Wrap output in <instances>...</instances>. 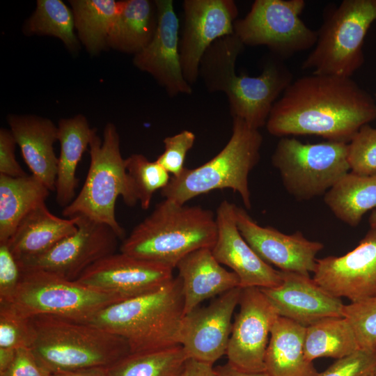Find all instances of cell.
Masks as SVG:
<instances>
[{
  "label": "cell",
  "instance_id": "cell-7",
  "mask_svg": "<svg viewBox=\"0 0 376 376\" xmlns=\"http://www.w3.org/2000/svg\"><path fill=\"white\" fill-rule=\"evenodd\" d=\"M89 153L90 166L84 185L72 202L63 208L62 214L69 219L83 217L105 224L123 240L125 230L116 218V200L121 196L124 203L130 207L135 205L138 200L113 124L105 125L103 139L95 133L89 145Z\"/></svg>",
  "mask_w": 376,
  "mask_h": 376
},
{
  "label": "cell",
  "instance_id": "cell-37",
  "mask_svg": "<svg viewBox=\"0 0 376 376\" xmlns=\"http://www.w3.org/2000/svg\"><path fill=\"white\" fill-rule=\"evenodd\" d=\"M31 340L30 318L22 316L9 305H0V347H30Z\"/></svg>",
  "mask_w": 376,
  "mask_h": 376
},
{
  "label": "cell",
  "instance_id": "cell-6",
  "mask_svg": "<svg viewBox=\"0 0 376 376\" xmlns=\"http://www.w3.org/2000/svg\"><path fill=\"white\" fill-rule=\"evenodd\" d=\"M263 136L244 120L233 118L231 136L224 148L206 163L194 169L185 168L178 176H171L160 192L164 199L180 205L215 189H230L237 192L247 209H251L249 175L260 160Z\"/></svg>",
  "mask_w": 376,
  "mask_h": 376
},
{
  "label": "cell",
  "instance_id": "cell-39",
  "mask_svg": "<svg viewBox=\"0 0 376 376\" xmlns=\"http://www.w3.org/2000/svg\"><path fill=\"white\" fill-rule=\"evenodd\" d=\"M376 372V347L360 349L337 359L317 376H370Z\"/></svg>",
  "mask_w": 376,
  "mask_h": 376
},
{
  "label": "cell",
  "instance_id": "cell-4",
  "mask_svg": "<svg viewBox=\"0 0 376 376\" xmlns=\"http://www.w3.org/2000/svg\"><path fill=\"white\" fill-rule=\"evenodd\" d=\"M30 322L29 348L52 373L109 368L130 353L124 338L88 323L49 315Z\"/></svg>",
  "mask_w": 376,
  "mask_h": 376
},
{
  "label": "cell",
  "instance_id": "cell-28",
  "mask_svg": "<svg viewBox=\"0 0 376 376\" xmlns=\"http://www.w3.org/2000/svg\"><path fill=\"white\" fill-rule=\"evenodd\" d=\"M158 22L155 1L125 0L107 38L108 47L134 55L152 40Z\"/></svg>",
  "mask_w": 376,
  "mask_h": 376
},
{
  "label": "cell",
  "instance_id": "cell-27",
  "mask_svg": "<svg viewBox=\"0 0 376 376\" xmlns=\"http://www.w3.org/2000/svg\"><path fill=\"white\" fill-rule=\"evenodd\" d=\"M50 190L32 174L13 178L0 174V244H6L32 210L45 203Z\"/></svg>",
  "mask_w": 376,
  "mask_h": 376
},
{
  "label": "cell",
  "instance_id": "cell-14",
  "mask_svg": "<svg viewBox=\"0 0 376 376\" xmlns=\"http://www.w3.org/2000/svg\"><path fill=\"white\" fill-rule=\"evenodd\" d=\"M240 310L233 322L228 362L247 372H265L272 327L279 315L260 288H242Z\"/></svg>",
  "mask_w": 376,
  "mask_h": 376
},
{
  "label": "cell",
  "instance_id": "cell-13",
  "mask_svg": "<svg viewBox=\"0 0 376 376\" xmlns=\"http://www.w3.org/2000/svg\"><path fill=\"white\" fill-rule=\"evenodd\" d=\"M180 56L185 79L191 85L199 76L201 60L217 40L234 34L238 8L233 0H185Z\"/></svg>",
  "mask_w": 376,
  "mask_h": 376
},
{
  "label": "cell",
  "instance_id": "cell-38",
  "mask_svg": "<svg viewBox=\"0 0 376 376\" xmlns=\"http://www.w3.org/2000/svg\"><path fill=\"white\" fill-rule=\"evenodd\" d=\"M195 139L194 133L189 130H182L166 137L163 141L164 150L156 161L171 176L179 175L185 168L184 162L186 155L193 147Z\"/></svg>",
  "mask_w": 376,
  "mask_h": 376
},
{
  "label": "cell",
  "instance_id": "cell-35",
  "mask_svg": "<svg viewBox=\"0 0 376 376\" xmlns=\"http://www.w3.org/2000/svg\"><path fill=\"white\" fill-rule=\"evenodd\" d=\"M347 161L351 172L376 176V128L362 126L348 143Z\"/></svg>",
  "mask_w": 376,
  "mask_h": 376
},
{
  "label": "cell",
  "instance_id": "cell-17",
  "mask_svg": "<svg viewBox=\"0 0 376 376\" xmlns=\"http://www.w3.org/2000/svg\"><path fill=\"white\" fill-rule=\"evenodd\" d=\"M173 269L120 252L97 261L76 281L126 300L161 288L173 279Z\"/></svg>",
  "mask_w": 376,
  "mask_h": 376
},
{
  "label": "cell",
  "instance_id": "cell-30",
  "mask_svg": "<svg viewBox=\"0 0 376 376\" xmlns=\"http://www.w3.org/2000/svg\"><path fill=\"white\" fill-rule=\"evenodd\" d=\"M123 1L71 0L78 38L95 55L104 49L109 34L123 7Z\"/></svg>",
  "mask_w": 376,
  "mask_h": 376
},
{
  "label": "cell",
  "instance_id": "cell-41",
  "mask_svg": "<svg viewBox=\"0 0 376 376\" xmlns=\"http://www.w3.org/2000/svg\"><path fill=\"white\" fill-rule=\"evenodd\" d=\"M52 373L36 359L29 347L16 350L15 357L0 376H51Z\"/></svg>",
  "mask_w": 376,
  "mask_h": 376
},
{
  "label": "cell",
  "instance_id": "cell-40",
  "mask_svg": "<svg viewBox=\"0 0 376 376\" xmlns=\"http://www.w3.org/2000/svg\"><path fill=\"white\" fill-rule=\"evenodd\" d=\"M22 269L7 244H0V305L10 304L16 293Z\"/></svg>",
  "mask_w": 376,
  "mask_h": 376
},
{
  "label": "cell",
  "instance_id": "cell-8",
  "mask_svg": "<svg viewBox=\"0 0 376 376\" xmlns=\"http://www.w3.org/2000/svg\"><path fill=\"white\" fill-rule=\"evenodd\" d=\"M375 21L376 0H343L327 6L315 47L301 69L351 77L364 63V38Z\"/></svg>",
  "mask_w": 376,
  "mask_h": 376
},
{
  "label": "cell",
  "instance_id": "cell-45",
  "mask_svg": "<svg viewBox=\"0 0 376 376\" xmlns=\"http://www.w3.org/2000/svg\"><path fill=\"white\" fill-rule=\"evenodd\" d=\"M51 376H109L107 368H93L52 373Z\"/></svg>",
  "mask_w": 376,
  "mask_h": 376
},
{
  "label": "cell",
  "instance_id": "cell-44",
  "mask_svg": "<svg viewBox=\"0 0 376 376\" xmlns=\"http://www.w3.org/2000/svg\"><path fill=\"white\" fill-rule=\"evenodd\" d=\"M213 365L189 359L184 376H212Z\"/></svg>",
  "mask_w": 376,
  "mask_h": 376
},
{
  "label": "cell",
  "instance_id": "cell-10",
  "mask_svg": "<svg viewBox=\"0 0 376 376\" xmlns=\"http://www.w3.org/2000/svg\"><path fill=\"white\" fill-rule=\"evenodd\" d=\"M22 277L8 304L22 316L55 315L87 322L104 307L123 301L110 293L93 290L40 269H22Z\"/></svg>",
  "mask_w": 376,
  "mask_h": 376
},
{
  "label": "cell",
  "instance_id": "cell-46",
  "mask_svg": "<svg viewBox=\"0 0 376 376\" xmlns=\"http://www.w3.org/2000/svg\"><path fill=\"white\" fill-rule=\"evenodd\" d=\"M16 354V350L0 347V373L4 372L12 364Z\"/></svg>",
  "mask_w": 376,
  "mask_h": 376
},
{
  "label": "cell",
  "instance_id": "cell-34",
  "mask_svg": "<svg viewBox=\"0 0 376 376\" xmlns=\"http://www.w3.org/2000/svg\"><path fill=\"white\" fill-rule=\"evenodd\" d=\"M125 168L141 207H150L154 194L169 182L170 174L155 160L142 154H132L125 159Z\"/></svg>",
  "mask_w": 376,
  "mask_h": 376
},
{
  "label": "cell",
  "instance_id": "cell-32",
  "mask_svg": "<svg viewBox=\"0 0 376 376\" xmlns=\"http://www.w3.org/2000/svg\"><path fill=\"white\" fill-rule=\"evenodd\" d=\"M187 358L182 347L130 352L107 368L109 376H184Z\"/></svg>",
  "mask_w": 376,
  "mask_h": 376
},
{
  "label": "cell",
  "instance_id": "cell-47",
  "mask_svg": "<svg viewBox=\"0 0 376 376\" xmlns=\"http://www.w3.org/2000/svg\"><path fill=\"white\" fill-rule=\"evenodd\" d=\"M368 222L370 228H376V209L372 210Z\"/></svg>",
  "mask_w": 376,
  "mask_h": 376
},
{
  "label": "cell",
  "instance_id": "cell-36",
  "mask_svg": "<svg viewBox=\"0 0 376 376\" xmlns=\"http://www.w3.org/2000/svg\"><path fill=\"white\" fill-rule=\"evenodd\" d=\"M344 317L352 325L361 349L376 347V297L345 305Z\"/></svg>",
  "mask_w": 376,
  "mask_h": 376
},
{
  "label": "cell",
  "instance_id": "cell-33",
  "mask_svg": "<svg viewBox=\"0 0 376 376\" xmlns=\"http://www.w3.org/2000/svg\"><path fill=\"white\" fill-rule=\"evenodd\" d=\"M73 12L61 0H38L36 8L24 26L26 33L49 35L62 40L72 52L79 43L75 33Z\"/></svg>",
  "mask_w": 376,
  "mask_h": 376
},
{
  "label": "cell",
  "instance_id": "cell-3",
  "mask_svg": "<svg viewBox=\"0 0 376 376\" xmlns=\"http://www.w3.org/2000/svg\"><path fill=\"white\" fill-rule=\"evenodd\" d=\"M217 235L212 211L164 199L125 237L120 251L174 269L189 253L212 249Z\"/></svg>",
  "mask_w": 376,
  "mask_h": 376
},
{
  "label": "cell",
  "instance_id": "cell-15",
  "mask_svg": "<svg viewBox=\"0 0 376 376\" xmlns=\"http://www.w3.org/2000/svg\"><path fill=\"white\" fill-rule=\"evenodd\" d=\"M242 288H233L184 315L178 342L187 358L214 365L226 354L232 331V316Z\"/></svg>",
  "mask_w": 376,
  "mask_h": 376
},
{
  "label": "cell",
  "instance_id": "cell-48",
  "mask_svg": "<svg viewBox=\"0 0 376 376\" xmlns=\"http://www.w3.org/2000/svg\"><path fill=\"white\" fill-rule=\"evenodd\" d=\"M370 376H376V372L372 374Z\"/></svg>",
  "mask_w": 376,
  "mask_h": 376
},
{
  "label": "cell",
  "instance_id": "cell-19",
  "mask_svg": "<svg viewBox=\"0 0 376 376\" xmlns=\"http://www.w3.org/2000/svg\"><path fill=\"white\" fill-rule=\"evenodd\" d=\"M235 208L234 203L224 200L217 209V235L211 249L213 256L238 276L241 288L278 286L282 281L281 271L265 262L242 237L236 224Z\"/></svg>",
  "mask_w": 376,
  "mask_h": 376
},
{
  "label": "cell",
  "instance_id": "cell-43",
  "mask_svg": "<svg viewBox=\"0 0 376 376\" xmlns=\"http://www.w3.org/2000/svg\"><path fill=\"white\" fill-rule=\"evenodd\" d=\"M212 376H269L267 372H247L242 370L230 363L213 367Z\"/></svg>",
  "mask_w": 376,
  "mask_h": 376
},
{
  "label": "cell",
  "instance_id": "cell-12",
  "mask_svg": "<svg viewBox=\"0 0 376 376\" xmlns=\"http://www.w3.org/2000/svg\"><path fill=\"white\" fill-rule=\"evenodd\" d=\"M77 230L42 254L19 263L22 269L46 271L76 281L90 266L116 253L118 237L109 226L75 217Z\"/></svg>",
  "mask_w": 376,
  "mask_h": 376
},
{
  "label": "cell",
  "instance_id": "cell-2",
  "mask_svg": "<svg viewBox=\"0 0 376 376\" xmlns=\"http://www.w3.org/2000/svg\"><path fill=\"white\" fill-rule=\"evenodd\" d=\"M244 47L235 34L217 40L205 53L199 75L210 92L227 95L233 118L258 130L266 125L274 103L292 83V74L274 56L258 76L237 75L235 63Z\"/></svg>",
  "mask_w": 376,
  "mask_h": 376
},
{
  "label": "cell",
  "instance_id": "cell-42",
  "mask_svg": "<svg viewBox=\"0 0 376 376\" xmlns=\"http://www.w3.org/2000/svg\"><path fill=\"white\" fill-rule=\"evenodd\" d=\"M16 141L10 130H0V174L18 178L26 175V172L17 162L15 150Z\"/></svg>",
  "mask_w": 376,
  "mask_h": 376
},
{
  "label": "cell",
  "instance_id": "cell-5",
  "mask_svg": "<svg viewBox=\"0 0 376 376\" xmlns=\"http://www.w3.org/2000/svg\"><path fill=\"white\" fill-rule=\"evenodd\" d=\"M183 316L182 283L178 276L155 291L104 307L86 323L124 338L130 352H138L179 345Z\"/></svg>",
  "mask_w": 376,
  "mask_h": 376
},
{
  "label": "cell",
  "instance_id": "cell-21",
  "mask_svg": "<svg viewBox=\"0 0 376 376\" xmlns=\"http://www.w3.org/2000/svg\"><path fill=\"white\" fill-rule=\"evenodd\" d=\"M281 272L282 281L278 286L260 288L279 316L305 327L324 318L344 317L345 304L340 298L328 292L310 276Z\"/></svg>",
  "mask_w": 376,
  "mask_h": 376
},
{
  "label": "cell",
  "instance_id": "cell-16",
  "mask_svg": "<svg viewBox=\"0 0 376 376\" xmlns=\"http://www.w3.org/2000/svg\"><path fill=\"white\" fill-rule=\"evenodd\" d=\"M313 280L332 295L351 303L376 297V228L341 256L317 259Z\"/></svg>",
  "mask_w": 376,
  "mask_h": 376
},
{
  "label": "cell",
  "instance_id": "cell-22",
  "mask_svg": "<svg viewBox=\"0 0 376 376\" xmlns=\"http://www.w3.org/2000/svg\"><path fill=\"white\" fill-rule=\"evenodd\" d=\"M8 123L31 174L54 191L58 158L54 144L58 127L49 119L30 115H9Z\"/></svg>",
  "mask_w": 376,
  "mask_h": 376
},
{
  "label": "cell",
  "instance_id": "cell-25",
  "mask_svg": "<svg viewBox=\"0 0 376 376\" xmlns=\"http://www.w3.org/2000/svg\"><path fill=\"white\" fill-rule=\"evenodd\" d=\"M306 327L279 316L270 332L265 356L269 376H317L318 372L304 353Z\"/></svg>",
  "mask_w": 376,
  "mask_h": 376
},
{
  "label": "cell",
  "instance_id": "cell-9",
  "mask_svg": "<svg viewBox=\"0 0 376 376\" xmlns=\"http://www.w3.org/2000/svg\"><path fill=\"white\" fill-rule=\"evenodd\" d=\"M348 143L331 141L304 143L284 136L272 156L286 191L299 201L325 193L348 173Z\"/></svg>",
  "mask_w": 376,
  "mask_h": 376
},
{
  "label": "cell",
  "instance_id": "cell-11",
  "mask_svg": "<svg viewBox=\"0 0 376 376\" xmlns=\"http://www.w3.org/2000/svg\"><path fill=\"white\" fill-rule=\"evenodd\" d=\"M304 0H256L246 15L234 24L244 45H265L281 60L315 46L317 31L300 18Z\"/></svg>",
  "mask_w": 376,
  "mask_h": 376
},
{
  "label": "cell",
  "instance_id": "cell-31",
  "mask_svg": "<svg viewBox=\"0 0 376 376\" xmlns=\"http://www.w3.org/2000/svg\"><path fill=\"white\" fill-rule=\"evenodd\" d=\"M360 349L354 331L345 317L324 318L306 327L304 353L310 362L321 357L339 359Z\"/></svg>",
  "mask_w": 376,
  "mask_h": 376
},
{
  "label": "cell",
  "instance_id": "cell-29",
  "mask_svg": "<svg viewBox=\"0 0 376 376\" xmlns=\"http://www.w3.org/2000/svg\"><path fill=\"white\" fill-rule=\"evenodd\" d=\"M324 201L338 219L356 227L367 212L376 209V176L348 172L325 193Z\"/></svg>",
  "mask_w": 376,
  "mask_h": 376
},
{
  "label": "cell",
  "instance_id": "cell-20",
  "mask_svg": "<svg viewBox=\"0 0 376 376\" xmlns=\"http://www.w3.org/2000/svg\"><path fill=\"white\" fill-rule=\"evenodd\" d=\"M158 22L149 45L134 55V65L151 75L170 97L192 93L184 77L180 56L179 20L172 0H155Z\"/></svg>",
  "mask_w": 376,
  "mask_h": 376
},
{
  "label": "cell",
  "instance_id": "cell-23",
  "mask_svg": "<svg viewBox=\"0 0 376 376\" xmlns=\"http://www.w3.org/2000/svg\"><path fill=\"white\" fill-rule=\"evenodd\" d=\"M182 283L184 315L203 301L240 287L238 276L220 264L210 248L196 250L178 263Z\"/></svg>",
  "mask_w": 376,
  "mask_h": 376
},
{
  "label": "cell",
  "instance_id": "cell-18",
  "mask_svg": "<svg viewBox=\"0 0 376 376\" xmlns=\"http://www.w3.org/2000/svg\"><path fill=\"white\" fill-rule=\"evenodd\" d=\"M235 218L241 235L265 262L283 272L307 276L314 272L322 243L308 240L300 231L286 235L273 227L261 226L237 206Z\"/></svg>",
  "mask_w": 376,
  "mask_h": 376
},
{
  "label": "cell",
  "instance_id": "cell-1",
  "mask_svg": "<svg viewBox=\"0 0 376 376\" xmlns=\"http://www.w3.org/2000/svg\"><path fill=\"white\" fill-rule=\"evenodd\" d=\"M375 119V99L351 77L311 73L286 88L265 125L276 136L315 135L348 143Z\"/></svg>",
  "mask_w": 376,
  "mask_h": 376
},
{
  "label": "cell",
  "instance_id": "cell-24",
  "mask_svg": "<svg viewBox=\"0 0 376 376\" xmlns=\"http://www.w3.org/2000/svg\"><path fill=\"white\" fill-rule=\"evenodd\" d=\"M77 230L76 219H63L41 203L18 224L7 244L19 263L44 253Z\"/></svg>",
  "mask_w": 376,
  "mask_h": 376
},
{
  "label": "cell",
  "instance_id": "cell-26",
  "mask_svg": "<svg viewBox=\"0 0 376 376\" xmlns=\"http://www.w3.org/2000/svg\"><path fill=\"white\" fill-rule=\"evenodd\" d=\"M91 128L86 118L79 114L73 118L61 119L58 125V140L61 145L58 158L55 190L58 205L63 208L75 199L79 184L77 167L84 152L89 148L96 133Z\"/></svg>",
  "mask_w": 376,
  "mask_h": 376
}]
</instances>
